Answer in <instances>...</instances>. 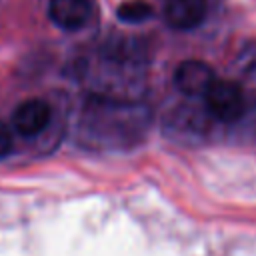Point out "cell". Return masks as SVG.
<instances>
[{"label":"cell","instance_id":"cell-4","mask_svg":"<svg viewBox=\"0 0 256 256\" xmlns=\"http://www.w3.org/2000/svg\"><path fill=\"white\" fill-rule=\"evenodd\" d=\"M206 12V0H168L164 4V22L174 30H194L204 22Z\"/></svg>","mask_w":256,"mask_h":256},{"label":"cell","instance_id":"cell-5","mask_svg":"<svg viewBox=\"0 0 256 256\" xmlns=\"http://www.w3.org/2000/svg\"><path fill=\"white\" fill-rule=\"evenodd\" d=\"M48 16L60 30L74 32L88 22L90 2L88 0H50Z\"/></svg>","mask_w":256,"mask_h":256},{"label":"cell","instance_id":"cell-1","mask_svg":"<svg viewBox=\"0 0 256 256\" xmlns=\"http://www.w3.org/2000/svg\"><path fill=\"white\" fill-rule=\"evenodd\" d=\"M208 112L220 122H236L246 114L248 100L240 84L232 80H216L204 96Z\"/></svg>","mask_w":256,"mask_h":256},{"label":"cell","instance_id":"cell-6","mask_svg":"<svg viewBox=\"0 0 256 256\" xmlns=\"http://www.w3.org/2000/svg\"><path fill=\"white\" fill-rule=\"evenodd\" d=\"M154 14L152 6L146 0H126L116 8V16L126 24H142Z\"/></svg>","mask_w":256,"mask_h":256},{"label":"cell","instance_id":"cell-3","mask_svg":"<svg viewBox=\"0 0 256 256\" xmlns=\"http://www.w3.org/2000/svg\"><path fill=\"white\" fill-rule=\"evenodd\" d=\"M50 106L40 98H30L18 104L12 112V126L22 136H36L50 124Z\"/></svg>","mask_w":256,"mask_h":256},{"label":"cell","instance_id":"cell-7","mask_svg":"<svg viewBox=\"0 0 256 256\" xmlns=\"http://www.w3.org/2000/svg\"><path fill=\"white\" fill-rule=\"evenodd\" d=\"M12 152V134L4 122H0V158H6Z\"/></svg>","mask_w":256,"mask_h":256},{"label":"cell","instance_id":"cell-2","mask_svg":"<svg viewBox=\"0 0 256 256\" xmlns=\"http://www.w3.org/2000/svg\"><path fill=\"white\" fill-rule=\"evenodd\" d=\"M216 80L214 70L202 60H186L174 72V84L186 96H206Z\"/></svg>","mask_w":256,"mask_h":256}]
</instances>
